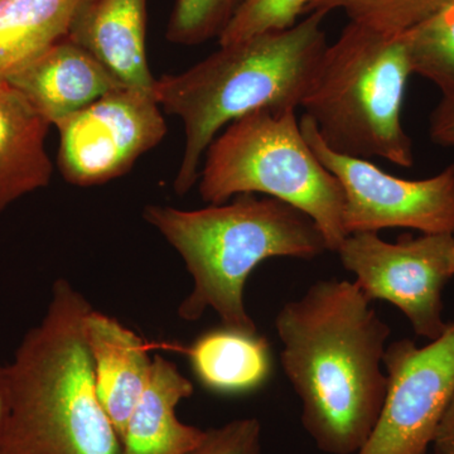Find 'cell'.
Wrapping results in <instances>:
<instances>
[{"mask_svg":"<svg viewBox=\"0 0 454 454\" xmlns=\"http://www.w3.org/2000/svg\"><path fill=\"white\" fill-rule=\"evenodd\" d=\"M372 303L355 282L319 280L276 317L301 424L325 453L357 454L380 417L390 327Z\"/></svg>","mask_w":454,"mask_h":454,"instance_id":"1","label":"cell"},{"mask_svg":"<svg viewBox=\"0 0 454 454\" xmlns=\"http://www.w3.org/2000/svg\"><path fill=\"white\" fill-rule=\"evenodd\" d=\"M325 17L312 12L291 28L220 46L184 73L155 80L158 104L186 133L178 195L199 182L202 158L227 125L267 107H301L328 47Z\"/></svg>","mask_w":454,"mask_h":454,"instance_id":"2","label":"cell"},{"mask_svg":"<svg viewBox=\"0 0 454 454\" xmlns=\"http://www.w3.org/2000/svg\"><path fill=\"white\" fill-rule=\"evenodd\" d=\"M91 309L67 280L53 284L43 318L7 365L12 413L2 454H121L83 333Z\"/></svg>","mask_w":454,"mask_h":454,"instance_id":"3","label":"cell"},{"mask_svg":"<svg viewBox=\"0 0 454 454\" xmlns=\"http://www.w3.org/2000/svg\"><path fill=\"white\" fill-rule=\"evenodd\" d=\"M143 216L177 250L192 277V291L178 307L187 322L212 309L223 325L255 333L244 301L254 269L270 258L312 260L328 252L315 221L273 197L247 193L191 211L149 205Z\"/></svg>","mask_w":454,"mask_h":454,"instance_id":"4","label":"cell"},{"mask_svg":"<svg viewBox=\"0 0 454 454\" xmlns=\"http://www.w3.org/2000/svg\"><path fill=\"white\" fill-rule=\"evenodd\" d=\"M411 74L405 33L349 22L325 49L301 107L337 153L408 168L414 164L413 140L402 110Z\"/></svg>","mask_w":454,"mask_h":454,"instance_id":"5","label":"cell"},{"mask_svg":"<svg viewBox=\"0 0 454 454\" xmlns=\"http://www.w3.org/2000/svg\"><path fill=\"white\" fill-rule=\"evenodd\" d=\"M295 110L267 107L227 125L206 151L200 196L210 205L247 193L288 203L315 221L336 253L348 236L345 195L304 138Z\"/></svg>","mask_w":454,"mask_h":454,"instance_id":"6","label":"cell"},{"mask_svg":"<svg viewBox=\"0 0 454 454\" xmlns=\"http://www.w3.org/2000/svg\"><path fill=\"white\" fill-rule=\"evenodd\" d=\"M453 234L402 235L396 243L379 232H356L340 245L342 267L370 301L402 310L418 336L430 340L446 330L442 293L453 276Z\"/></svg>","mask_w":454,"mask_h":454,"instance_id":"7","label":"cell"},{"mask_svg":"<svg viewBox=\"0 0 454 454\" xmlns=\"http://www.w3.org/2000/svg\"><path fill=\"white\" fill-rule=\"evenodd\" d=\"M300 121L319 162L342 186L343 225L348 235L391 227L454 235V164L430 178L395 177L372 160L333 151L309 116H301Z\"/></svg>","mask_w":454,"mask_h":454,"instance_id":"8","label":"cell"},{"mask_svg":"<svg viewBox=\"0 0 454 454\" xmlns=\"http://www.w3.org/2000/svg\"><path fill=\"white\" fill-rule=\"evenodd\" d=\"M55 127L57 164L68 184L98 186L127 175L167 134L154 91L114 89Z\"/></svg>","mask_w":454,"mask_h":454,"instance_id":"9","label":"cell"},{"mask_svg":"<svg viewBox=\"0 0 454 454\" xmlns=\"http://www.w3.org/2000/svg\"><path fill=\"white\" fill-rule=\"evenodd\" d=\"M382 365L384 404L357 454H426L454 397V322L424 348L408 339L390 343Z\"/></svg>","mask_w":454,"mask_h":454,"instance_id":"10","label":"cell"},{"mask_svg":"<svg viewBox=\"0 0 454 454\" xmlns=\"http://www.w3.org/2000/svg\"><path fill=\"white\" fill-rule=\"evenodd\" d=\"M8 82L55 127L121 82L71 38L57 42Z\"/></svg>","mask_w":454,"mask_h":454,"instance_id":"11","label":"cell"},{"mask_svg":"<svg viewBox=\"0 0 454 454\" xmlns=\"http://www.w3.org/2000/svg\"><path fill=\"white\" fill-rule=\"evenodd\" d=\"M146 0H89L67 37L127 88L154 91L146 57Z\"/></svg>","mask_w":454,"mask_h":454,"instance_id":"12","label":"cell"},{"mask_svg":"<svg viewBox=\"0 0 454 454\" xmlns=\"http://www.w3.org/2000/svg\"><path fill=\"white\" fill-rule=\"evenodd\" d=\"M83 333L94 366L98 399L121 438L148 384L153 358L138 334L106 313L90 309L83 318Z\"/></svg>","mask_w":454,"mask_h":454,"instance_id":"13","label":"cell"},{"mask_svg":"<svg viewBox=\"0 0 454 454\" xmlns=\"http://www.w3.org/2000/svg\"><path fill=\"white\" fill-rule=\"evenodd\" d=\"M192 382L162 356L153 357L151 376L121 434V454H187L206 430L178 419L176 409L193 395Z\"/></svg>","mask_w":454,"mask_h":454,"instance_id":"14","label":"cell"},{"mask_svg":"<svg viewBox=\"0 0 454 454\" xmlns=\"http://www.w3.org/2000/svg\"><path fill=\"white\" fill-rule=\"evenodd\" d=\"M50 127L8 80H0V214L49 186L53 172L46 151Z\"/></svg>","mask_w":454,"mask_h":454,"instance_id":"15","label":"cell"},{"mask_svg":"<svg viewBox=\"0 0 454 454\" xmlns=\"http://www.w3.org/2000/svg\"><path fill=\"white\" fill-rule=\"evenodd\" d=\"M187 355L197 380L221 395L253 393L273 370L270 346L258 331L215 328L197 337Z\"/></svg>","mask_w":454,"mask_h":454,"instance_id":"16","label":"cell"},{"mask_svg":"<svg viewBox=\"0 0 454 454\" xmlns=\"http://www.w3.org/2000/svg\"><path fill=\"white\" fill-rule=\"evenodd\" d=\"M89 0H0V80L11 79L71 31Z\"/></svg>","mask_w":454,"mask_h":454,"instance_id":"17","label":"cell"},{"mask_svg":"<svg viewBox=\"0 0 454 454\" xmlns=\"http://www.w3.org/2000/svg\"><path fill=\"white\" fill-rule=\"evenodd\" d=\"M413 74L454 97V0L405 33Z\"/></svg>","mask_w":454,"mask_h":454,"instance_id":"18","label":"cell"},{"mask_svg":"<svg viewBox=\"0 0 454 454\" xmlns=\"http://www.w3.org/2000/svg\"><path fill=\"white\" fill-rule=\"evenodd\" d=\"M452 0H310L306 14L342 11L349 22L403 35L419 26Z\"/></svg>","mask_w":454,"mask_h":454,"instance_id":"19","label":"cell"},{"mask_svg":"<svg viewBox=\"0 0 454 454\" xmlns=\"http://www.w3.org/2000/svg\"><path fill=\"white\" fill-rule=\"evenodd\" d=\"M247 0H176L167 40L195 46L217 38Z\"/></svg>","mask_w":454,"mask_h":454,"instance_id":"20","label":"cell"},{"mask_svg":"<svg viewBox=\"0 0 454 454\" xmlns=\"http://www.w3.org/2000/svg\"><path fill=\"white\" fill-rule=\"evenodd\" d=\"M310 0H247L219 37L220 46L262 35L284 31L300 22Z\"/></svg>","mask_w":454,"mask_h":454,"instance_id":"21","label":"cell"},{"mask_svg":"<svg viewBox=\"0 0 454 454\" xmlns=\"http://www.w3.org/2000/svg\"><path fill=\"white\" fill-rule=\"evenodd\" d=\"M187 454H262V424L245 418L206 430L201 443Z\"/></svg>","mask_w":454,"mask_h":454,"instance_id":"22","label":"cell"},{"mask_svg":"<svg viewBox=\"0 0 454 454\" xmlns=\"http://www.w3.org/2000/svg\"><path fill=\"white\" fill-rule=\"evenodd\" d=\"M430 138L439 145L454 146V97H443L430 116Z\"/></svg>","mask_w":454,"mask_h":454,"instance_id":"23","label":"cell"},{"mask_svg":"<svg viewBox=\"0 0 454 454\" xmlns=\"http://www.w3.org/2000/svg\"><path fill=\"white\" fill-rule=\"evenodd\" d=\"M432 446L435 454H454V397L439 424Z\"/></svg>","mask_w":454,"mask_h":454,"instance_id":"24","label":"cell"},{"mask_svg":"<svg viewBox=\"0 0 454 454\" xmlns=\"http://www.w3.org/2000/svg\"><path fill=\"white\" fill-rule=\"evenodd\" d=\"M12 413V387L8 366L0 365V454Z\"/></svg>","mask_w":454,"mask_h":454,"instance_id":"25","label":"cell"},{"mask_svg":"<svg viewBox=\"0 0 454 454\" xmlns=\"http://www.w3.org/2000/svg\"><path fill=\"white\" fill-rule=\"evenodd\" d=\"M452 267H453V276H454V252L452 256Z\"/></svg>","mask_w":454,"mask_h":454,"instance_id":"26","label":"cell"}]
</instances>
